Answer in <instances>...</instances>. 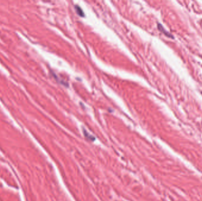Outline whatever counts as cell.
<instances>
[{
  "instance_id": "cell-1",
  "label": "cell",
  "mask_w": 202,
  "mask_h": 201,
  "mask_svg": "<svg viewBox=\"0 0 202 201\" xmlns=\"http://www.w3.org/2000/svg\"><path fill=\"white\" fill-rule=\"evenodd\" d=\"M158 30L160 31H161L163 34H164L165 35H166V36H167V37H170V38H171V39H173V35H172L170 33H169L168 31H166L164 28V27H163V26L161 25V24H158Z\"/></svg>"
},
{
  "instance_id": "cell-2",
  "label": "cell",
  "mask_w": 202,
  "mask_h": 201,
  "mask_svg": "<svg viewBox=\"0 0 202 201\" xmlns=\"http://www.w3.org/2000/svg\"><path fill=\"white\" fill-rule=\"evenodd\" d=\"M75 8H76V11L77 12V13L79 16H81V17H84V13L83 10L81 9V8L78 6V5H76L75 6Z\"/></svg>"
},
{
  "instance_id": "cell-3",
  "label": "cell",
  "mask_w": 202,
  "mask_h": 201,
  "mask_svg": "<svg viewBox=\"0 0 202 201\" xmlns=\"http://www.w3.org/2000/svg\"><path fill=\"white\" fill-rule=\"evenodd\" d=\"M201 94H202V92H201Z\"/></svg>"
}]
</instances>
